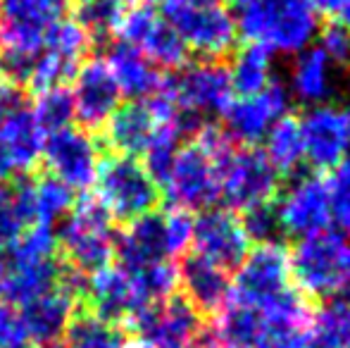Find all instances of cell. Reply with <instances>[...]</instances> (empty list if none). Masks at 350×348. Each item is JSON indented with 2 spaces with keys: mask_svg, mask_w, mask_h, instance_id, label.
I'll return each instance as SVG.
<instances>
[{
  "mask_svg": "<svg viewBox=\"0 0 350 348\" xmlns=\"http://www.w3.org/2000/svg\"><path fill=\"white\" fill-rule=\"evenodd\" d=\"M126 277H129L139 306L165 301V298L174 296L176 286H179V272H176L174 263L146 265V267L126 272Z\"/></svg>",
  "mask_w": 350,
  "mask_h": 348,
  "instance_id": "obj_31",
  "label": "cell"
},
{
  "mask_svg": "<svg viewBox=\"0 0 350 348\" xmlns=\"http://www.w3.org/2000/svg\"><path fill=\"white\" fill-rule=\"evenodd\" d=\"M41 48H19L3 46L0 48V79L24 88L31 84L33 70H36Z\"/></svg>",
  "mask_w": 350,
  "mask_h": 348,
  "instance_id": "obj_40",
  "label": "cell"
},
{
  "mask_svg": "<svg viewBox=\"0 0 350 348\" xmlns=\"http://www.w3.org/2000/svg\"><path fill=\"white\" fill-rule=\"evenodd\" d=\"M55 237L57 248L65 253V263L81 274L110 267V260L115 258L112 219L96 198L74 205L55 229Z\"/></svg>",
  "mask_w": 350,
  "mask_h": 348,
  "instance_id": "obj_5",
  "label": "cell"
},
{
  "mask_svg": "<svg viewBox=\"0 0 350 348\" xmlns=\"http://www.w3.org/2000/svg\"><path fill=\"white\" fill-rule=\"evenodd\" d=\"M67 0H0V38L5 46L41 48L43 36L67 17Z\"/></svg>",
  "mask_w": 350,
  "mask_h": 348,
  "instance_id": "obj_19",
  "label": "cell"
},
{
  "mask_svg": "<svg viewBox=\"0 0 350 348\" xmlns=\"http://www.w3.org/2000/svg\"><path fill=\"white\" fill-rule=\"evenodd\" d=\"M157 129V120L148 103L129 101L120 105L105 122V139L115 155L139 158L148 148L152 134Z\"/></svg>",
  "mask_w": 350,
  "mask_h": 348,
  "instance_id": "obj_25",
  "label": "cell"
},
{
  "mask_svg": "<svg viewBox=\"0 0 350 348\" xmlns=\"http://www.w3.org/2000/svg\"><path fill=\"white\" fill-rule=\"evenodd\" d=\"M41 158L48 168V174L70 186L72 191L91 189L100 165L96 141L77 126L48 134L43 139Z\"/></svg>",
  "mask_w": 350,
  "mask_h": 348,
  "instance_id": "obj_15",
  "label": "cell"
},
{
  "mask_svg": "<svg viewBox=\"0 0 350 348\" xmlns=\"http://www.w3.org/2000/svg\"><path fill=\"white\" fill-rule=\"evenodd\" d=\"M193 253L208 258L221 269H239L250 251V239L241 217L231 210H203L193 219Z\"/></svg>",
  "mask_w": 350,
  "mask_h": 348,
  "instance_id": "obj_17",
  "label": "cell"
},
{
  "mask_svg": "<svg viewBox=\"0 0 350 348\" xmlns=\"http://www.w3.org/2000/svg\"><path fill=\"white\" fill-rule=\"evenodd\" d=\"M96 200L105 208L112 222H134L157 210L162 189L155 184L139 158L115 155L100 160L96 174Z\"/></svg>",
  "mask_w": 350,
  "mask_h": 348,
  "instance_id": "obj_4",
  "label": "cell"
},
{
  "mask_svg": "<svg viewBox=\"0 0 350 348\" xmlns=\"http://www.w3.org/2000/svg\"><path fill=\"white\" fill-rule=\"evenodd\" d=\"M293 286L288 251L281 243H262L250 248L245 260L239 265V272L231 279L229 301L236 306L262 310Z\"/></svg>",
  "mask_w": 350,
  "mask_h": 348,
  "instance_id": "obj_7",
  "label": "cell"
},
{
  "mask_svg": "<svg viewBox=\"0 0 350 348\" xmlns=\"http://www.w3.org/2000/svg\"><path fill=\"white\" fill-rule=\"evenodd\" d=\"M67 263L57 256L38 258V260H5V277L0 296L12 306H24L31 298H38L43 293L60 289L62 274H65Z\"/></svg>",
  "mask_w": 350,
  "mask_h": 348,
  "instance_id": "obj_22",
  "label": "cell"
},
{
  "mask_svg": "<svg viewBox=\"0 0 350 348\" xmlns=\"http://www.w3.org/2000/svg\"><path fill=\"white\" fill-rule=\"evenodd\" d=\"M231 55L234 60L229 67V79L236 93L255 96L272 84V51L258 43H245Z\"/></svg>",
  "mask_w": 350,
  "mask_h": 348,
  "instance_id": "obj_28",
  "label": "cell"
},
{
  "mask_svg": "<svg viewBox=\"0 0 350 348\" xmlns=\"http://www.w3.org/2000/svg\"><path fill=\"white\" fill-rule=\"evenodd\" d=\"M129 348H146V346H143V344H136V346H129Z\"/></svg>",
  "mask_w": 350,
  "mask_h": 348,
  "instance_id": "obj_49",
  "label": "cell"
},
{
  "mask_svg": "<svg viewBox=\"0 0 350 348\" xmlns=\"http://www.w3.org/2000/svg\"><path fill=\"white\" fill-rule=\"evenodd\" d=\"M291 96L288 88L281 84H269L262 93L255 96L231 98L229 105L224 107V134L229 136L231 144H241L243 148H253L255 144L265 141L267 131L279 122L284 115H288Z\"/></svg>",
  "mask_w": 350,
  "mask_h": 348,
  "instance_id": "obj_13",
  "label": "cell"
},
{
  "mask_svg": "<svg viewBox=\"0 0 350 348\" xmlns=\"http://www.w3.org/2000/svg\"><path fill=\"white\" fill-rule=\"evenodd\" d=\"M239 217L250 243H258V246H262V243H279V237H284L277 215V203L253 205V208L243 210Z\"/></svg>",
  "mask_w": 350,
  "mask_h": 348,
  "instance_id": "obj_38",
  "label": "cell"
},
{
  "mask_svg": "<svg viewBox=\"0 0 350 348\" xmlns=\"http://www.w3.org/2000/svg\"><path fill=\"white\" fill-rule=\"evenodd\" d=\"M303 158L314 170H334L350 153V107L314 105L300 117Z\"/></svg>",
  "mask_w": 350,
  "mask_h": 348,
  "instance_id": "obj_14",
  "label": "cell"
},
{
  "mask_svg": "<svg viewBox=\"0 0 350 348\" xmlns=\"http://www.w3.org/2000/svg\"><path fill=\"white\" fill-rule=\"evenodd\" d=\"M319 48L338 70L350 72V27L338 22H329L327 27L319 31Z\"/></svg>",
  "mask_w": 350,
  "mask_h": 348,
  "instance_id": "obj_41",
  "label": "cell"
},
{
  "mask_svg": "<svg viewBox=\"0 0 350 348\" xmlns=\"http://www.w3.org/2000/svg\"><path fill=\"white\" fill-rule=\"evenodd\" d=\"M3 277H5V258L0 256V289H3Z\"/></svg>",
  "mask_w": 350,
  "mask_h": 348,
  "instance_id": "obj_46",
  "label": "cell"
},
{
  "mask_svg": "<svg viewBox=\"0 0 350 348\" xmlns=\"http://www.w3.org/2000/svg\"><path fill=\"white\" fill-rule=\"evenodd\" d=\"M74 112L77 122L86 129H100L110 115L122 105V93L112 77L110 67L105 60L93 57V60L81 62V67L74 75Z\"/></svg>",
  "mask_w": 350,
  "mask_h": 348,
  "instance_id": "obj_18",
  "label": "cell"
},
{
  "mask_svg": "<svg viewBox=\"0 0 350 348\" xmlns=\"http://www.w3.org/2000/svg\"><path fill=\"white\" fill-rule=\"evenodd\" d=\"M162 88L172 98L176 110L193 112L200 117L212 115V112L221 115L234 96L229 67L224 65V60L186 62L162 81Z\"/></svg>",
  "mask_w": 350,
  "mask_h": 348,
  "instance_id": "obj_10",
  "label": "cell"
},
{
  "mask_svg": "<svg viewBox=\"0 0 350 348\" xmlns=\"http://www.w3.org/2000/svg\"><path fill=\"white\" fill-rule=\"evenodd\" d=\"M74 298L65 289H53L38 298H31L19 308V315L29 332L31 344H53L65 336L74 317Z\"/></svg>",
  "mask_w": 350,
  "mask_h": 348,
  "instance_id": "obj_24",
  "label": "cell"
},
{
  "mask_svg": "<svg viewBox=\"0 0 350 348\" xmlns=\"http://www.w3.org/2000/svg\"><path fill=\"white\" fill-rule=\"evenodd\" d=\"M105 65L110 67L112 77H115L117 86H120L122 98H129V101H150L162 88V81H165L160 70L141 51H136L134 46H129L124 41L110 43Z\"/></svg>",
  "mask_w": 350,
  "mask_h": 348,
  "instance_id": "obj_23",
  "label": "cell"
},
{
  "mask_svg": "<svg viewBox=\"0 0 350 348\" xmlns=\"http://www.w3.org/2000/svg\"><path fill=\"white\" fill-rule=\"evenodd\" d=\"M88 48H91V36L83 31L77 19L70 17L53 24L41 43V51L51 53L55 57H62L67 62H74V65H81Z\"/></svg>",
  "mask_w": 350,
  "mask_h": 348,
  "instance_id": "obj_36",
  "label": "cell"
},
{
  "mask_svg": "<svg viewBox=\"0 0 350 348\" xmlns=\"http://www.w3.org/2000/svg\"><path fill=\"white\" fill-rule=\"evenodd\" d=\"M33 193H36V224L53 227L55 222H62L74 208V191L51 174L33 181Z\"/></svg>",
  "mask_w": 350,
  "mask_h": 348,
  "instance_id": "obj_37",
  "label": "cell"
},
{
  "mask_svg": "<svg viewBox=\"0 0 350 348\" xmlns=\"http://www.w3.org/2000/svg\"><path fill=\"white\" fill-rule=\"evenodd\" d=\"M329 203H332V222L338 224L341 234L350 237V153L327 179Z\"/></svg>",
  "mask_w": 350,
  "mask_h": 348,
  "instance_id": "obj_39",
  "label": "cell"
},
{
  "mask_svg": "<svg viewBox=\"0 0 350 348\" xmlns=\"http://www.w3.org/2000/svg\"><path fill=\"white\" fill-rule=\"evenodd\" d=\"M234 10L239 36L267 51L298 55L319 34V19L310 0H248Z\"/></svg>",
  "mask_w": 350,
  "mask_h": 348,
  "instance_id": "obj_1",
  "label": "cell"
},
{
  "mask_svg": "<svg viewBox=\"0 0 350 348\" xmlns=\"http://www.w3.org/2000/svg\"><path fill=\"white\" fill-rule=\"evenodd\" d=\"M24 229H27V224L14 205L12 186H10V181H5V184H0V248L8 251L22 237Z\"/></svg>",
  "mask_w": 350,
  "mask_h": 348,
  "instance_id": "obj_42",
  "label": "cell"
},
{
  "mask_svg": "<svg viewBox=\"0 0 350 348\" xmlns=\"http://www.w3.org/2000/svg\"><path fill=\"white\" fill-rule=\"evenodd\" d=\"M27 105V91L14 84H10V81H3L0 79V122L5 120V117L14 115V112L24 110Z\"/></svg>",
  "mask_w": 350,
  "mask_h": 348,
  "instance_id": "obj_44",
  "label": "cell"
},
{
  "mask_svg": "<svg viewBox=\"0 0 350 348\" xmlns=\"http://www.w3.org/2000/svg\"><path fill=\"white\" fill-rule=\"evenodd\" d=\"M193 237V217L184 210L152 213L129 222V227L115 237V258L120 269L146 267V265L172 263V258L186 256Z\"/></svg>",
  "mask_w": 350,
  "mask_h": 348,
  "instance_id": "obj_3",
  "label": "cell"
},
{
  "mask_svg": "<svg viewBox=\"0 0 350 348\" xmlns=\"http://www.w3.org/2000/svg\"><path fill=\"white\" fill-rule=\"evenodd\" d=\"M33 120H36L38 129L43 134H55V131L70 129L77 122V112H74V98L67 86L46 88L38 93L36 103L31 110Z\"/></svg>",
  "mask_w": 350,
  "mask_h": 348,
  "instance_id": "obj_32",
  "label": "cell"
},
{
  "mask_svg": "<svg viewBox=\"0 0 350 348\" xmlns=\"http://www.w3.org/2000/svg\"><path fill=\"white\" fill-rule=\"evenodd\" d=\"M265 155L277 168V172L293 174L303 163V134H300V120L293 115H284L265 136Z\"/></svg>",
  "mask_w": 350,
  "mask_h": 348,
  "instance_id": "obj_29",
  "label": "cell"
},
{
  "mask_svg": "<svg viewBox=\"0 0 350 348\" xmlns=\"http://www.w3.org/2000/svg\"><path fill=\"white\" fill-rule=\"evenodd\" d=\"M165 17L176 29L189 53H196L203 60H224L239 48L236 19L221 3L172 8L165 10Z\"/></svg>",
  "mask_w": 350,
  "mask_h": 348,
  "instance_id": "obj_8",
  "label": "cell"
},
{
  "mask_svg": "<svg viewBox=\"0 0 350 348\" xmlns=\"http://www.w3.org/2000/svg\"><path fill=\"white\" fill-rule=\"evenodd\" d=\"M281 232L288 237H312L327 232L332 224V203H329L327 179L317 174H303L293 179L277 203Z\"/></svg>",
  "mask_w": 350,
  "mask_h": 348,
  "instance_id": "obj_16",
  "label": "cell"
},
{
  "mask_svg": "<svg viewBox=\"0 0 350 348\" xmlns=\"http://www.w3.org/2000/svg\"><path fill=\"white\" fill-rule=\"evenodd\" d=\"M281 191V174L277 172L262 148L234 150L229 163L221 170L219 198L231 213H243L253 205L274 203Z\"/></svg>",
  "mask_w": 350,
  "mask_h": 348,
  "instance_id": "obj_11",
  "label": "cell"
},
{
  "mask_svg": "<svg viewBox=\"0 0 350 348\" xmlns=\"http://www.w3.org/2000/svg\"><path fill=\"white\" fill-rule=\"evenodd\" d=\"M310 334L336 348H350V293L332 298L322 310H314Z\"/></svg>",
  "mask_w": 350,
  "mask_h": 348,
  "instance_id": "obj_35",
  "label": "cell"
},
{
  "mask_svg": "<svg viewBox=\"0 0 350 348\" xmlns=\"http://www.w3.org/2000/svg\"><path fill=\"white\" fill-rule=\"evenodd\" d=\"M176 272H179V286L184 291L181 296L200 315L203 312L217 315L226 306L231 296V277L219 265L210 263L198 253H186Z\"/></svg>",
  "mask_w": 350,
  "mask_h": 348,
  "instance_id": "obj_20",
  "label": "cell"
},
{
  "mask_svg": "<svg viewBox=\"0 0 350 348\" xmlns=\"http://www.w3.org/2000/svg\"><path fill=\"white\" fill-rule=\"evenodd\" d=\"M83 301L88 306V312L112 325H120L122 320H129V315L136 310L139 301L131 289V282L124 269L120 267H103L93 272L86 279V291Z\"/></svg>",
  "mask_w": 350,
  "mask_h": 348,
  "instance_id": "obj_21",
  "label": "cell"
},
{
  "mask_svg": "<svg viewBox=\"0 0 350 348\" xmlns=\"http://www.w3.org/2000/svg\"><path fill=\"white\" fill-rule=\"evenodd\" d=\"M124 10L126 8L122 0H79L74 19L81 24L91 41L105 43L117 34Z\"/></svg>",
  "mask_w": 350,
  "mask_h": 348,
  "instance_id": "obj_33",
  "label": "cell"
},
{
  "mask_svg": "<svg viewBox=\"0 0 350 348\" xmlns=\"http://www.w3.org/2000/svg\"><path fill=\"white\" fill-rule=\"evenodd\" d=\"M234 155V153H231ZM229 160H219L198 141H189L179 148L165 186L172 208L184 213H203L219 200L221 170Z\"/></svg>",
  "mask_w": 350,
  "mask_h": 348,
  "instance_id": "obj_6",
  "label": "cell"
},
{
  "mask_svg": "<svg viewBox=\"0 0 350 348\" xmlns=\"http://www.w3.org/2000/svg\"><path fill=\"white\" fill-rule=\"evenodd\" d=\"M179 148H181V136H179V131H176V126L172 124V122L157 124L150 144L143 150L141 163L160 189L165 186L167 176L172 172V165H174V158H176V153H179Z\"/></svg>",
  "mask_w": 350,
  "mask_h": 348,
  "instance_id": "obj_34",
  "label": "cell"
},
{
  "mask_svg": "<svg viewBox=\"0 0 350 348\" xmlns=\"http://www.w3.org/2000/svg\"><path fill=\"white\" fill-rule=\"evenodd\" d=\"M122 3H124V5H126V3H129V5H136V3H141V0H122Z\"/></svg>",
  "mask_w": 350,
  "mask_h": 348,
  "instance_id": "obj_48",
  "label": "cell"
},
{
  "mask_svg": "<svg viewBox=\"0 0 350 348\" xmlns=\"http://www.w3.org/2000/svg\"><path fill=\"white\" fill-rule=\"evenodd\" d=\"M303 348H336V346H332V344H327V341L317 339L314 334H308V339H305Z\"/></svg>",
  "mask_w": 350,
  "mask_h": 348,
  "instance_id": "obj_45",
  "label": "cell"
},
{
  "mask_svg": "<svg viewBox=\"0 0 350 348\" xmlns=\"http://www.w3.org/2000/svg\"><path fill=\"white\" fill-rule=\"evenodd\" d=\"M291 279L310 301H332L350 291V239L319 232L298 239L288 253Z\"/></svg>",
  "mask_w": 350,
  "mask_h": 348,
  "instance_id": "obj_2",
  "label": "cell"
},
{
  "mask_svg": "<svg viewBox=\"0 0 350 348\" xmlns=\"http://www.w3.org/2000/svg\"><path fill=\"white\" fill-rule=\"evenodd\" d=\"M67 348H129L124 330L112 325L91 312H74L70 327L65 332Z\"/></svg>",
  "mask_w": 350,
  "mask_h": 348,
  "instance_id": "obj_30",
  "label": "cell"
},
{
  "mask_svg": "<svg viewBox=\"0 0 350 348\" xmlns=\"http://www.w3.org/2000/svg\"><path fill=\"white\" fill-rule=\"evenodd\" d=\"M31 339L19 315V308L0 301V348H29Z\"/></svg>",
  "mask_w": 350,
  "mask_h": 348,
  "instance_id": "obj_43",
  "label": "cell"
},
{
  "mask_svg": "<svg viewBox=\"0 0 350 348\" xmlns=\"http://www.w3.org/2000/svg\"><path fill=\"white\" fill-rule=\"evenodd\" d=\"M41 348H67V346L62 341H53V344H43Z\"/></svg>",
  "mask_w": 350,
  "mask_h": 348,
  "instance_id": "obj_47",
  "label": "cell"
},
{
  "mask_svg": "<svg viewBox=\"0 0 350 348\" xmlns=\"http://www.w3.org/2000/svg\"><path fill=\"white\" fill-rule=\"evenodd\" d=\"M120 41L141 51L157 70H179L189 62V48L176 29L150 5L136 3L124 10L117 27Z\"/></svg>",
  "mask_w": 350,
  "mask_h": 348,
  "instance_id": "obj_12",
  "label": "cell"
},
{
  "mask_svg": "<svg viewBox=\"0 0 350 348\" xmlns=\"http://www.w3.org/2000/svg\"><path fill=\"white\" fill-rule=\"evenodd\" d=\"M291 91L305 105H322L334 91L332 62L322 53V48H305L295 55L291 67Z\"/></svg>",
  "mask_w": 350,
  "mask_h": 348,
  "instance_id": "obj_27",
  "label": "cell"
},
{
  "mask_svg": "<svg viewBox=\"0 0 350 348\" xmlns=\"http://www.w3.org/2000/svg\"><path fill=\"white\" fill-rule=\"evenodd\" d=\"M129 325L146 348H196L203 317L184 296L174 293L165 301L136 308Z\"/></svg>",
  "mask_w": 350,
  "mask_h": 348,
  "instance_id": "obj_9",
  "label": "cell"
},
{
  "mask_svg": "<svg viewBox=\"0 0 350 348\" xmlns=\"http://www.w3.org/2000/svg\"><path fill=\"white\" fill-rule=\"evenodd\" d=\"M43 139H46V134L38 129L29 107L0 122V146L5 148L10 163L14 165L19 176L27 174L41 160Z\"/></svg>",
  "mask_w": 350,
  "mask_h": 348,
  "instance_id": "obj_26",
  "label": "cell"
}]
</instances>
